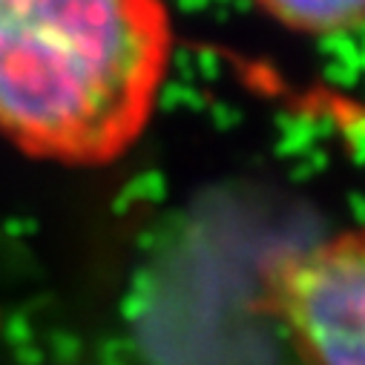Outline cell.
Wrapping results in <instances>:
<instances>
[{"instance_id":"obj_1","label":"cell","mask_w":365,"mask_h":365,"mask_svg":"<svg viewBox=\"0 0 365 365\" xmlns=\"http://www.w3.org/2000/svg\"><path fill=\"white\" fill-rule=\"evenodd\" d=\"M170 58L167 0H0V135L38 161L113 164L153 121Z\"/></svg>"},{"instance_id":"obj_2","label":"cell","mask_w":365,"mask_h":365,"mask_svg":"<svg viewBox=\"0 0 365 365\" xmlns=\"http://www.w3.org/2000/svg\"><path fill=\"white\" fill-rule=\"evenodd\" d=\"M264 302L308 365H365V227L277 259Z\"/></svg>"},{"instance_id":"obj_3","label":"cell","mask_w":365,"mask_h":365,"mask_svg":"<svg viewBox=\"0 0 365 365\" xmlns=\"http://www.w3.org/2000/svg\"><path fill=\"white\" fill-rule=\"evenodd\" d=\"M273 24L308 38H336L365 29V0H253Z\"/></svg>"},{"instance_id":"obj_4","label":"cell","mask_w":365,"mask_h":365,"mask_svg":"<svg viewBox=\"0 0 365 365\" xmlns=\"http://www.w3.org/2000/svg\"><path fill=\"white\" fill-rule=\"evenodd\" d=\"M356 113H359V118H362V121H365V107H359V110H356Z\"/></svg>"}]
</instances>
